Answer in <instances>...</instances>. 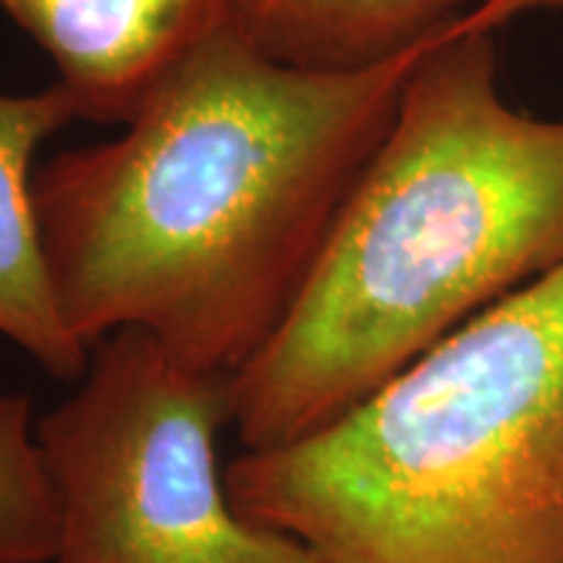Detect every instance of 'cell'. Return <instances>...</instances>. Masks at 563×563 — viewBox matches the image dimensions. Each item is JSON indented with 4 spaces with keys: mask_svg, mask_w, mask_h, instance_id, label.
<instances>
[{
    "mask_svg": "<svg viewBox=\"0 0 563 563\" xmlns=\"http://www.w3.org/2000/svg\"><path fill=\"white\" fill-rule=\"evenodd\" d=\"M563 264V118L511 108L493 32L428 42L292 308L230 376L243 452L340 418L456 327Z\"/></svg>",
    "mask_w": 563,
    "mask_h": 563,
    "instance_id": "cell-2",
    "label": "cell"
},
{
    "mask_svg": "<svg viewBox=\"0 0 563 563\" xmlns=\"http://www.w3.org/2000/svg\"><path fill=\"white\" fill-rule=\"evenodd\" d=\"M422 47L311 74L224 24L115 141L42 165L34 209L70 332L91 350L139 329L188 368L241 371L306 285Z\"/></svg>",
    "mask_w": 563,
    "mask_h": 563,
    "instance_id": "cell-1",
    "label": "cell"
},
{
    "mask_svg": "<svg viewBox=\"0 0 563 563\" xmlns=\"http://www.w3.org/2000/svg\"><path fill=\"white\" fill-rule=\"evenodd\" d=\"M548 9H563V0H477L475 9L464 13V21L477 30L496 32L506 21Z\"/></svg>",
    "mask_w": 563,
    "mask_h": 563,
    "instance_id": "cell-9",
    "label": "cell"
},
{
    "mask_svg": "<svg viewBox=\"0 0 563 563\" xmlns=\"http://www.w3.org/2000/svg\"><path fill=\"white\" fill-rule=\"evenodd\" d=\"M224 483L319 563H563V264Z\"/></svg>",
    "mask_w": 563,
    "mask_h": 563,
    "instance_id": "cell-3",
    "label": "cell"
},
{
    "mask_svg": "<svg viewBox=\"0 0 563 563\" xmlns=\"http://www.w3.org/2000/svg\"><path fill=\"white\" fill-rule=\"evenodd\" d=\"M79 118L60 81L32 95L0 91V334L58 382H79L91 350L68 329L42 249L32 159L37 146Z\"/></svg>",
    "mask_w": 563,
    "mask_h": 563,
    "instance_id": "cell-6",
    "label": "cell"
},
{
    "mask_svg": "<svg viewBox=\"0 0 563 563\" xmlns=\"http://www.w3.org/2000/svg\"><path fill=\"white\" fill-rule=\"evenodd\" d=\"M58 496L26 394H0V563H51Z\"/></svg>",
    "mask_w": 563,
    "mask_h": 563,
    "instance_id": "cell-8",
    "label": "cell"
},
{
    "mask_svg": "<svg viewBox=\"0 0 563 563\" xmlns=\"http://www.w3.org/2000/svg\"><path fill=\"white\" fill-rule=\"evenodd\" d=\"M477 0H224V24L279 66L355 74L428 45Z\"/></svg>",
    "mask_w": 563,
    "mask_h": 563,
    "instance_id": "cell-7",
    "label": "cell"
},
{
    "mask_svg": "<svg viewBox=\"0 0 563 563\" xmlns=\"http://www.w3.org/2000/svg\"><path fill=\"white\" fill-rule=\"evenodd\" d=\"M0 11L51 55L79 118L123 125L224 26V0H0Z\"/></svg>",
    "mask_w": 563,
    "mask_h": 563,
    "instance_id": "cell-5",
    "label": "cell"
},
{
    "mask_svg": "<svg viewBox=\"0 0 563 563\" xmlns=\"http://www.w3.org/2000/svg\"><path fill=\"white\" fill-rule=\"evenodd\" d=\"M224 426L230 376L188 368L139 329L97 342L79 389L37 420L58 496L51 563H319L232 506Z\"/></svg>",
    "mask_w": 563,
    "mask_h": 563,
    "instance_id": "cell-4",
    "label": "cell"
}]
</instances>
